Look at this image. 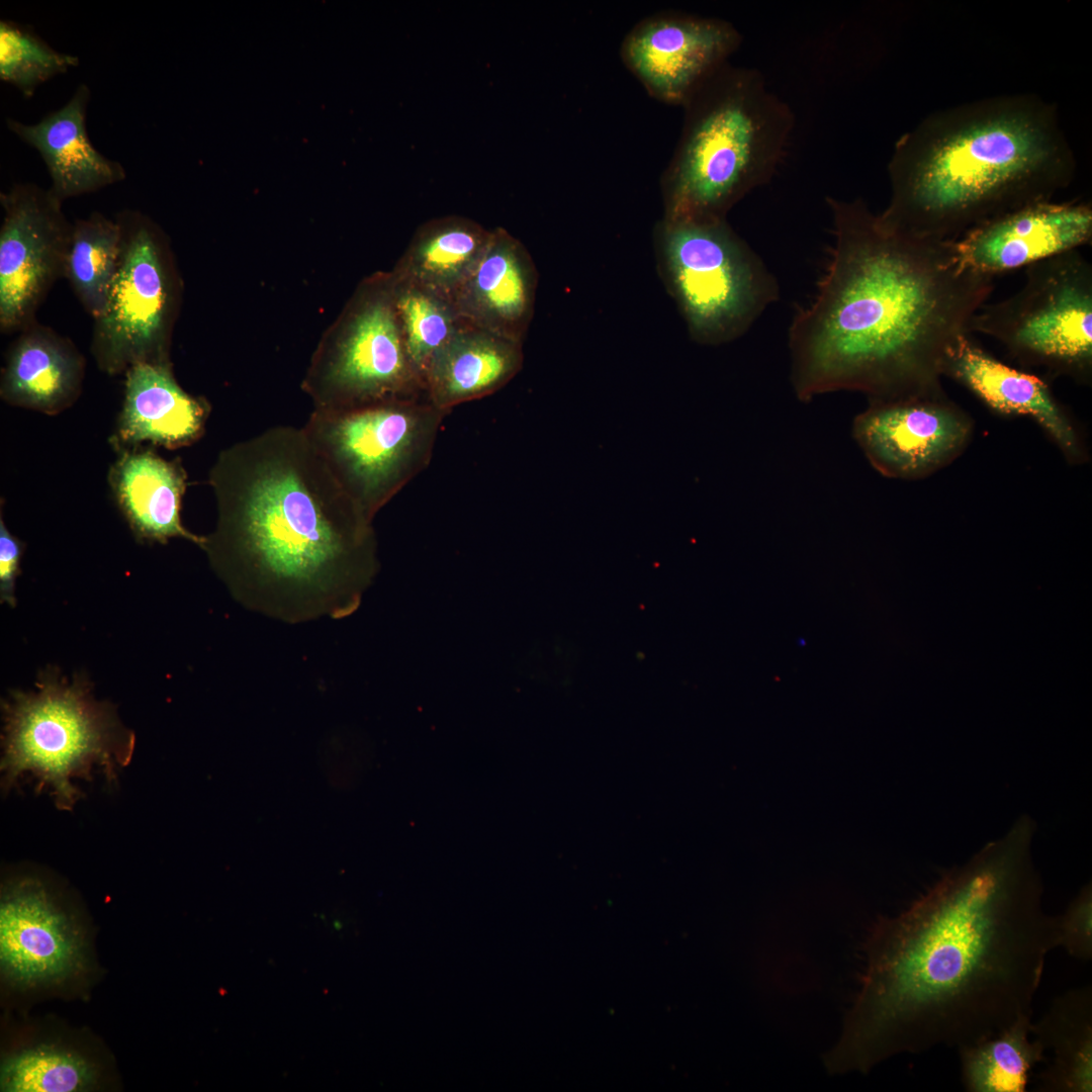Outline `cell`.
Returning a JSON list of instances; mask_svg holds the SVG:
<instances>
[{
  "label": "cell",
  "instance_id": "cell-1",
  "mask_svg": "<svg viewBox=\"0 0 1092 1092\" xmlns=\"http://www.w3.org/2000/svg\"><path fill=\"white\" fill-rule=\"evenodd\" d=\"M1035 826L1002 838L883 917L864 944L859 990L830 1072H868L900 1053L959 1048L1032 1015L1046 957L1058 947L1031 857Z\"/></svg>",
  "mask_w": 1092,
  "mask_h": 1092
},
{
  "label": "cell",
  "instance_id": "cell-2",
  "mask_svg": "<svg viewBox=\"0 0 1092 1092\" xmlns=\"http://www.w3.org/2000/svg\"><path fill=\"white\" fill-rule=\"evenodd\" d=\"M833 245L812 301L789 329L796 396L858 391L870 401L941 391L949 350L994 289L953 241L888 226L861 198L828 197Z\"/></svg>",
  "mask_w": 1092,
  "mask_h": 1092
},
{
  "label": "cell",
  "instance_id": "cell-3",
  "mask_svg": "<svg viewBox=\"0 0 1092 1092\" xmlns=\"http://www.w3.org/2000/svg\"><path fill=\"white\" fill-rule=\"evenodd\" d=\"M217 519L200 548L233 598L286 623L345 618L378 567L369 518L302 428L272 427L217 455Z\"/></svg>",
  "mask_w": 1092,
  "mask_h": 1092
},
{
  "label": "cell",
  "instance_id": "cell-4",
  "mask_svg": "<svg viewBox=\"0 0 1092 1092\" xmlns=\"http://www.w3.org/2000/svg\"><path fill=\"white\" fill-rule=\"evenodd\" d=\"M1055 103L1004 94L934 111L903 133L888 163L891 229L956 241L1001 214L1053 200L1076 173Z\"/></svg>",
  "mask_w": 1092,
  "mask_h": 1092
},
{
  "label": "cell",
  "instance_id": "cell-5",
  "mask_svg": "<svg viewBox=\"0 0 1092 1092\" xmlns=\"http://www.w3.org/2000/svg\"><path fill=\"white\" fill-rule=\"evenodd\" d=\"M684 122L662 173L663 216L721 219L769 182L795 128L790 106L753 68L724 64L681 106Z\"/></svg>",
  "mask_w": 1092,
  "mask_h": 1092
},
{
  "label": "cell",
  "instance_id": "cell-6",
  "mask_svg": "<svg viewBox=\"0 0 1092 1092\" xmlns=\"http://www.w3.org/2000/svg\"><path fill=\"white\" fill-rule=\"evenodd\" d=\"M34 691H13L2 704V787L29 777L48 790L61 810H72L83 793L74 780L101 769L111 783L131 759L134 735L111 706L95 700L89 682L47 670Z\"/></svg>",
  "mask_w": 1092,
  "mask_h": 1092
},
{
  "label": "cell",
  "instance_id": "cell-7",
  "mask_svg": "<svg viewBox=\"0 0 1092 1092\" xmlns=\"http://www.w3.org/2000/svg\"><path fill=\"white\" fill-rule=\"evenodd\" d=\"M654 247L666 290L701 345L738 339L780 297L775 276L726 218L662 217Z\"/></svg>",
  "mask_w": 1092,
  "mask_h": 1092
},
{
  "label": "cell",
  "instance_id": "cell-8",
  "mask_svg": "<svg viewBox=\"0 0 1092 1092\" xmlns=\"http://www.w3.org/2000/svg\"><path fill=\"white\" fill-rule=\"evenodd\" d=\"M444 411L428 396L338 412L302 427L334 477L370 520L429 461Z\"/></svg>",
  "mask_w": 1092,
  "mask_h": 1092
},
{
  "label": "cell",
  "instance_id": "cell-9",
  "mask_svg": "<svg viewBox=\"0 0 1092 1092\" xmlns=\"http://www.w3.org/2000/svg\"><path fill=\"white\" fill-rule=\"evenodd\" d=\"M121 251L106 304L93 318L90 352L101 372L124 374L140 363L171 362L181 279L161 225L136 209L114 215Z\"/></svg>",
  "mask_w": 1092,
  "mask_h": 1092
},
{
  "label": "cell",
  "instance_id": "cell-10",
  "mask_svg": "<svg viewBox=\"0 0 1092 1092\" xmlns=\"http://www.w3.org/2000/svg\"><path fill=\"white\" fill-rule=\"evenodd\" d=\"M1021 363L1087 380L1092 367V265L1074 250L1025 268L1014 294L983 304L969 325Z\"/></svg>",
  "mask_w": 1092,
  "mask_h": 1092
},
{
  "label": "cell",
  "instance_id": "cell-11",
  "mask_svg": "<svg viewBox=\"0 0 1092 1092\" xmlns=\"http://www.w3.org/2000/svg\"><path fill=\"white\" fill-rule=\"evenodd\" d=\"M303 387L314 410L328 412L427 396L402 339L391 272L361 284L314 355Z\"/></svg>",
  "mask_w": 1092,
  "mask_h": 1092
},
{
  "label": "cell",
  "instance_id": "cell-12",
  "mask_svg": "<svg viewBox=\"0 0 1092 1092\" xmlns=\"http://www.w3.org/2000/svg\"><path fill=\"white\" fill-rule=\"evenodd\" d=\"M0 331L18 334L64 278L73 222L48 189L14 183L0 193Z\"/></svg>",
  "mask_w": 1092,
  "mask_h": 1092
},
{
  "label": "cell",
  "instance_id": "cell-13",
  "mask_svg": "<svg viewBox=\"0 0 1092 1092\" xmlns=\"http://www.w3.org/2000/svg\"><path fill=\"white\" fill-rule=\"evenodd\" d=\"M741 41V33L727 20L663 11L633 25L622 40L620 56L652 98L682 106L729 62Z\"/></svg>",
  "mask_w": 1092,
  "mask_h": 1092
},
{
  "label": "cell",
  "instance_id": "cell-14",
  "mask_svg": "<svg viewBox=\"0 0 1092 1092\" xmlns=\"http://www.w3.org/2000/svg\"><path fill=\"white\" fill-rule=\"evenodd\" d=\"M854 441L882 475L915 480L952 462L967 447L972 424L942 390L870 401L852 422Z\"/></svg>",
  "mask_w": 1092,
  "mask_h": 1092
},
{
  "label": "cell",
  "instance_id": "cell-15",
  "mask_svg": "<svg viewBox=\"0 0 1092 1092\" xmlns=\"http://www.w3.org/2000/svg\"><path fill=\"white\" fill-rule=\"evenodd\" d=\"M1091 241L1090 202L1050 200L987 220L953 241V247L965 268L995 278Z\"/></svg>",
  "mask_w": 1092,
  "mask_h": 1092
},
{
  "label": "cell",
  "instance_id": "cell-16",
  "mask_svg": "<svg viewBox=\"0 0 1092 1092\" xmlns=\"http://www.w3.org/2000/svg\"><path fill=\"white\" fill-rule=\"evenodd\" d=\"M82 959L78 930L36 881L22 880L2 892L0 962L3 973L23 984L62 979Z\"/></svg>",
  "mask_w": 1092,
  "mask_h": 1092
},
{
  "label": "cell",
  "instance_id": "cell-17",
  "mask_svg": "<svg viewBox=\"0 0 1092 1092\" xmlns=\"http://www.w3.org/2000/svg\"><path fill=\"white\" fill-rule=\"evenodd\" d=\"M537 284V269L527 248L496 228L452 301L464 323L523 343L534 315Z\"/></svg>",
  "mask_w": 1092,
  "mask_h": 1092
},
{
  "label": "cell",
  "instance_id": "cell-18",
  "mask_svg": "<svg viewBox=\"0 0 1092 1092\" xmlns=\"http://www.w3.org/2000/svg\"><path fill=\"white\" fill-rule=\"evenodd\" d=\"M124 376L122 405L109 439L115 452L143 444L174 450L203 436L210 404L181 387L172 362L135 364Z\"/></svg>",
  "mask_w": 1092,
  "mask_h": 1092
},
{
  "label": "cell",
  "instance_id": "cell-19",
  "mask_svg": "<svg viewBox=\"0 0 1092 1092\" xmlns=\"http://www.w3.org/2000/svg\"><path fill=\"white\" fill-rule=\"evenodd\" d=\"M90 99V88L82 83L62 107L35 123L5 119L9 131L39 154L51 178L49 190L62 202L126 178L123 165L100 153L89 139L86 120Z\"/></svg>",
  "mask_w": 1092,
  "mask_h": 1092
},
{
  "label": "cell",
  "instance_id": "cell-20",
  "mask_svg": "<svg viewBox=\"0 0 1092 1092\" xmlns=\"http://www.w3.org/2000/svg\"><path fill=\"white\" fill-rule=\"evenodd\" d=\"M943 375L963 384L1000 414L1033 419L1068 459H1081L1083 452L1076 430L1049 384L999 361L970 334L961 337L949 350Z\"/></svg>",
  "mask_w": 1092,
  "mask_h": 1092
},
{
  "label": "cell",
  "instance_id": "cell-21",
  "mask_svg": "<svg viewBox=\"0 0 1092 1092\" xmlns=\"http://www.w3.org/2000/svg\"><path fill=\"white\" fill-rule=\"evenodd\" d=\"M108 470L113 499L134 537L148 543L186 539L201 546L203 536L181 521L187 473L180 458L168 460L142 446L116 451Z\"/></svg>",
  "mask_w": 1092,
  "mask_h": 1092
},
{
  "label": "cell",
  "instance_id": "cell-22",
  "mask_svg": "<svg viewBox=\"0 0 1092 1092\" xmlns=\"http://www.w3.org/2000/svg\"><path fill=\"white\" fill-rule=\"evenodd\" d=\"M86 360L70 338L33 323L10 344L0 376V397L12 406L48 416L79 398Z\"/></svg>",
  "mask_w": 1092,
  "mask_h": 1092
},
{
  "label": "cell",
  "instance_id": "cell-23",
  "mask_svg": "<svg viewBox=\"0 0 1092 1092\" xmlns=\"http://www.w3.org/2000/svg\"><path fill=\"white\" fill-rule=\"evenodd\" d=\"M523 343L463 322L424 374L428 398L446 412L505 386L522 368Z\"/></svg>",
  "mask_w": 1092,
  "mask_h": 1092
},
{
  "label": "cell",
  "instance_id": "cell-24",
  "mask_svg": "<svg viewBox=\"0 0 1092 1092\" xmlns=\"http://www.w3.org/2000/svg\"><path fill=\"white\" fill-rule=\"evenodd\" d=\"M490 231L463 216L423 223L392 273L450 299L480 261Z\"/></svg>",
  "mask_w": 1092,
  "mask_h": 1092
},
{
  "label": "cell",
  "instance_id": "cell-25",
  "mask_svg": "<svg viewBox=\"0 0 1092 1092\" xmlns=\"http://www.w3.org/2000/svg\"><path fill=\"white\" fill-rule=\"evenodd\" d=\"M1031 1033L1044 1051L1037 1077L1040 1092L1092 1091V988H1074L1057 996Z\"/></svg>",
  "mask_w": 1092,
  "mask_h": 1092
},
{
  "label": "cell",
  "instance_id": "cell-26",
  "mask_svg": "<svg viewBox=\"0 0 1092 1092\" xmlns=\"http://www.w3.org/2000/svg\"><path fill=\"white\" fill-rule=\"evenodd\" d=\"M1032 1015H1023L998 1034L958 1049L961 1080L970 1092H1024L1044 1051L1031 1041Z\"/></svg>",
  "mask_w": 1092,
  "mask_h": 1092
},
{
  "label": "cell",
  "instance_id": "cell-27",
  "mask_svg": "<svg viewBox=\"0 0 1092 1092\" xmlns=\"http://www.w3.org/2000/svg\"><path fill=\"white\" fill-rule=\"evenodd\" d=\"M120 251L121 229L114 217L93 211L73 222L64 279L92 318L106 304Z\"/></svg>",
  "mask_w": 1092,
  "mask_h": 1092
},
{
  "label": "cell",
  "instance_id": "cell-28",
  "mask_svg": "<svg viewBox=\"0 0 1092 1092\" xmlns=\"http://www.w3.org/2000/svg\"><path fill=\"white\" fill-rule=\"evenodd\" d=\"M391 275L393 302L406 353L424 382L430 360L463 321L452 299Z\"/></svg>",
  "mask_w": 1092,
  "mask_h": 1092
},
{
  "label": "cell",
  "instance_id": "cell-29",
  "mask_svg": "<svg viewBox=\"0 0 1092 1092\" xmlns=\"http://www.w3.org/2000/svg\"><path fill=\"white\" fill-rule=\"evenodd\" d=\"M77 56L59 52L26 24L0 21V80L25 99L39 86L79 65Z\"/></svg>",
  "mask_w": 1092,
  "mask_h": 1092
},
{
  "label": "cell",
  "instance_id": "cell-30",
  "mask_svg": "<svg viewBox=\"0 0 1092 1092\" xmlns=\"http://www.w3.org/2000/svg\"><path fill=\"white\" fill-rule=\"evenodd\" d=\"M92 1068L79 1056L52 1046L24 1050L1 1067V1091L74 1092L93 1081Z\"/></svg>",
  "mask_w": 1092,
  "mask_h": 1092
},
{
  "label": "cell",
  "instance_id": "cell-31",
  "mask_svg": "<svg viewBox=\"0 0 1092 1092\" xmlns=\"http://www.w3.org/2000/svg\"><path fill=\"white\" fill-rule=\"evenodd\" d=\"M1058 947L1076 960L1092 959V887L1084 885L1066 910L1055 917Z\"/></svg>",
  "mask_w": 1092,
  "mask_h": 1092
},
{
  "label": "cell",
  "instance_id": "cell-32",
  "mask_svg": "<svg viewBox=\"0 0 1092 1092\" xmlns=\"http://www.w3.org/2000/svg\"><path fill=\"white\" fill-rule=\"evenodd\" d=\"M24 544L7 529L0 517V600L15 606V582L20 571Z\"/></svg>",
  "mask_w": 1092,
  "mask_h": 1092
}]
</instances>
